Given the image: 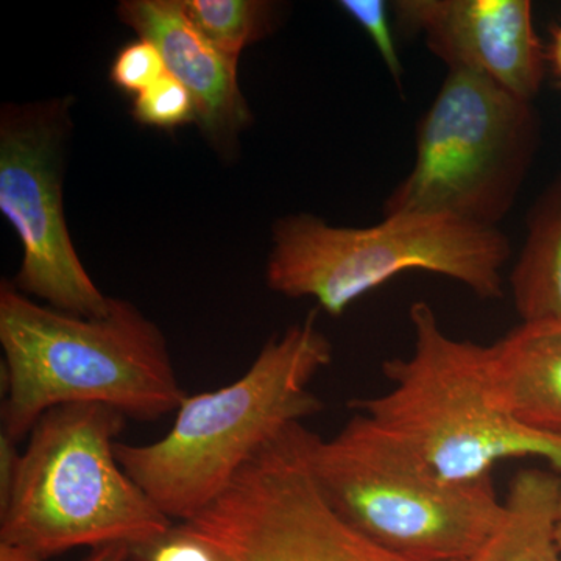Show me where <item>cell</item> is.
<instances>
[{"label": "cell", "instance_id": "cell-4", "mask_svg": "<svg viewBox=\"0 0 561 561\" xmlns=\"http://www.w3.org/2000/svg\"><path fill=\"white\" fill-rule=\"evenodd\" d=\"M127 416L102 404H62L28 434L16 481L0 507V541L43 559L125 545L131 560L173 529L116 457Z\"/></svg>", "mask_w": 561, "mask_h": 561}, {"label": "cell", "instance_id": "cell-24", "mask_svg": "<svg viewBox=\"0 0 561 561\" xmlns=\"http://www.w3.org/2000/svg\"><path fill=\"white\" fill-rule=\"evenodd\" d=\"M557 537H559L560 548H561V507H560V518H559V530H557Z\"/></svg>", "mask_w": 561, "mask_h": 561}, {"label": "cell", "instance_id": "cell-6", "mask_svg": "<svg viewBox=\"0 0 561 561\" xmlns=\"http://www.w3.org/2000/svg\"><path fill=\"white\" fill-rule=\"evenodd\" d=\"M308 461L332 511L365 538L413 561H468L500 523L493 478L435 481L356 413L331 440L311 434Z\"/></svg>", "mask_w": 561, "mask_h": 561}, {"label": "cell", "instance_id": "cell-19", "mask_svg": "<svg viewBox=\"0 0 561 561\" xmlns=\"http://www.w3.org/2000/svg\"><path fill=\"white\" fill-rule=\"evenodd\" d=\"M139 561H225L213 546L187 530L183 524L161 538L157 545L140 553Z\"/></svg>", "mask_w": 561, "mask_h": 561}, {"label": "cell", "instance_id": "cell-14", "mask_svg": "<svg viewBox=\"0 0 561 561\" xmlns=\"http://www.w3.org/2000/svg\"><path fill=\"white\" fill-rule=\"evenodd\" d=\"M508 286L523 321H561V173L527 217Z\"/></svg>", "mask_w": 561, "mask_h": 561}, {"label": "cell", "instance_id": "cell-21", "mask_svg": "<svg viewBox=\"0 0 561 561\" xmlns=\"http://www.w3.org/2000/svg\"><path fill=\"white\" fill-rule=\"evenodd\" d=\"M131 549L125 545H108L91 549L90 556L83 561H130Z\"/></svg>", "mask_w": 561, "mask_h": 561}, {"label": "cell", "instance_id": "cell-1", "mask_svg": "<svg viewBox=\"0 0 561 561\" xmlns=\"http://www.w3.org/2000/svg\"><path fill=\"white\" fill-rule=\"evenodd\" d=\"M0 345L2 432L18 443L57 405L102 404L158 421L187 397L158 324L121 298L101 317L72 316L3 280Z\"/></svg>", "mask_w": 561, "mask_h": 561}, {"label": "cell", "instance_id": "cell-15", "mask_svg": "<svg viewBox=\"0 0 561 561\" xmlns=\"http://www.w3.org/2000/svg\"><path fill=\"white\" fill-rule=\"evenodd\" d=\"M192 24L217 49L239 60L242 50L271 33L275 7L262 0H180Z\"/></svg>", "mask_w": 561, "mask_h": 561}, {"label": "cell", "instance_id": "cell-17", "mask_svg": "<svg viewBox=\"0 0 561 561\" xmlns=\"http://www.w3.org/2000/svg\"><path fill=\"white\" fill-rule=\"evenodd\" d=\"M339 7L367 33L391 79L401 90L404 68L391 28L389 3L383 0H341Z\"/></svg>", "mask_w": 561, "mask_h": 561}, {"label": "cell", "instance_id": "cell-13", "mask_svg": "<svg viewBox=\"0 0 561 561\" xmlns=\"http://www.w3.org/2000/svg\"><path fill=\"white\" fill-rule=\"evenodd\" d=\"M561 479L551 471H519L513 478L500 523L468 561H561L557 530Z\"/></svg>", "mask_w": 561, "mask_h": 561}, {"label": "cell", "instance_id": "cell-20", "mask_svg": "<svg viewBox=\"0 0 561 561\" xmlns=\"http://www.w3.org/2000/svg\"><path fill=\"white\" fill-rule=\"evenodd\" d=\"M18 442L0 432V507L9 501L21 460Z\"/></svg>", "mask_w": 561, "mask_h": 561}, {"label": "cell", "instance_id": "cell-11", "mask_svg": "<svg viewBox=\"0 0 561 561\" xmlns=\"http://www.w3.org/2000/svg\"><path fill=\"white\" fill-rule=\"evenodd\" d=\"M121 21L150 41L171 76L190 91L195 121L217 146H230L251 119L238 81V61L217 49L184 13L180 0H125Z\"/></svg>", "mask_w": 561, "mask_h": 561}, {"label": "cell", "instance_id": "cell-16", "mask_svg": "<svg viewBox=\"0 0 561 561\" xmlns=\"http://www.w3.org/2000/svg\"><path fill=\"white\" fill-rule=\"evenodd\" d=\"M133 117L147 127L173 128L195 121V103L190 91L171 73L162 76L149 90L136 95Z\"/></svg>", "mask_w": 561, "mask_h": 561}, {"label": "cell", "instance_id": "cell-23", "mask_svg": "<svg viewBox=\"0 0 561 561\" xmlns=\"http://www.w3.org/2000/svg\"><path fill=\"white\" fill-rule=\"evenodd\" d=\"M549 60H551L553 73L561 87V24L552 33V43L549 47Z\"/></svg>", "mask_w": 561, "mask_h": 561}, {"label": "cell", "instance_id": "cell-12", "mask_svg": "<svg viewBox=\"0 0 561 561\" xmlns=\"http://www.w3.org/2000/svg\"><path fill=\"white\" fill-rule=\"evenodd\" d=\"M494 405L524 430L561 440V321H522L483 345Z\"/></svg>", "mask_w": 561, "mask_h": 561}, {"label": "cell", "instance_id": "cell-9", "mask_svg": "<svg viewBox=\"0 0 561 561\" xmlns=\"http://www.w3.org/2000/svg\"><path fill=\"white\" fill-rule=\"evenodd\" d=\"M68 127L66 103L3 108L0 210L24 249L14 287L58 311L101 317L108 312L111 297L84 271L62 210Z\"/></svg>", "mask_w": 561, "mask_h": 561}, {"label": "cell", "instance_id": "cell-7", "mask_svg": "<svg viewBox=\"0 0 561 561\" xmlns=\"http://www.w3.org/2000/svg\"><path fill=\"white\" fill-rule=\"evenodd\" d=\"M540 146L534 102L463 70H448L416 128L408 175L383 216L446 214L500 228L522 192Z\"/></svg>", "mask_w": 561, "mask_h": 561}, {"label": "cell", "instance_id": "cell-2", "mask_svg": "<svg viewBox=\"0 0 561 561\" xmlns=\"http://www.w3.org/2000/svg\"><path fill=\"white\" fill-rule=\"evenodd\" d=\"M331 362L330 339L311 316L273 335L238 381L187 394L160 440L117 442V460L165 516L190 522L276 435L323 411L309 387Z\"/></svg>", "mask_w": 561, "mask_h": 561}, {"label": "cell", "instance_id": "cell-22", "mask_svg": "<svg viewBox=\"0 0 561 561\" xmlns=\"http://www.w3.org/2000/svg\"><path fill=\"white\" fill-rule=\"evenodd\" d=\"M0 561H46V559L24 546L0 541Z\"/></svg>", "mask_w": 561, "mask_h": 561}, {"label": "cell", "instance_id": "cell-5", "mask_svg": "<svg viewBox=\"0 0 561 561\" xmlns=\"http://www.w3.org/2000/svg\"><path fill=\"white\" fill-rule=\"evenodd\" d=\"M512 245L500 228L446 214L401 213L365 228L334 227L312 214L273 227L265 280L287 298H312L330 316L405 272L460 283L481 300L504 295Z\"/></svg>", "mask_w": 561, "mask_h": 561}, {"label": "cell", "instance_id": "cell-3", "mask_svg": "<svg viewBox=\"0 0 561 561\" xmlns=\"http://www.w3.org/2000/svg\"><path fill=\"white\" fill-rule=\"evenodd\" d=\"M409 319L411 354L383 364L390 389L350 402L368 427L416 470L451 485L524 457L561 472V440L524 430L494 405L483 345L449 335L426 301L413 302Z\"/></svg>", "mask_w": 561, "mask_h": 561}, {"label": "cell", "instance_id": "cell-8", "mask_svg": "<svg viewBox=\"0 0 561 561\" xmlns=\"http://www.w3.org/2000/svg\"><path fill=\"white\" fill-rule=\"evenodd\" d=\"M312 431L291 424L241 468L216 501L181 523L225 561H413L343 522L308 461Z\"/></svg>", "mask_w": 561, "mask_h": 561}, {"label": "cell", "instance_id": "cell-10", "mask_svg": "<svg viewBox=\"0 0 561 561\" xmlns=\"http://www.w3.org/2000/svg\"><path fill=\"white\" fill-rule=\"evenodd\" d=\"M391 13L448 70L481 76L524 101L540 92L546 51L529 0H397Z\"/></svg>", "mask_w": 561, "mask_h": 561}, {"label": "cell", "instance_id": "cell-18", "mask_svg": "<svg viewBox=\"0 0 561 561\" xmlns=\"http://www.w3.org/2000/svg\"><path fill=\"white\" fill-rule=\"evenodd\" d=\"M168 73L164 58L150 41L138 39L122 47L111 66V80L119 90L139 95Z\"/></svg>", "mask_w": 561, "mask_h": 561}]
</instances>
